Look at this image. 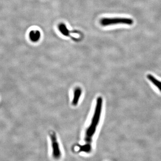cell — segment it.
I'll use <instances>...</instances> for the list:
<instances>
[{"label":"cell","instance_id":"cell-1","mask_svg":"<svg viewBox=\"0 0 161 161\" xmlns=\"http://www.w3.org/2000/svg\"><path fill=\"white\" fill-rule=\"evenodd\" d=\"M103 99L101 97H98L96 101V106L94 115L91 121V124L86 133L85 140L86 144L80 147V150L83 152H88L91 149V143L92 139L96 132L100 121L102 110Z\"/></svg>","mask_w":161,"mask_h":161},{"label":"cell","instance_id":"cell-2","mask_svg":"<svg viewBox=\"0 0 161 161\" xmlns=\"http://www.w3.org/2000/svg\"><path fill=\"white\" fill-rule=\"evenodd\" d=\"M100 23L102 26H112L117 24L131 25L133 23V20L130 18H103L100 20Z\"/></svg>","mask_w":161,"mask_h":161},{"label":"cell","instance_id":"cell-3","mask_svg":"<svg viewBox=\"0 0 161 161\" xmlns=\"http://www.w3.org/2000/svg\"><path fill=\"white\" fill-rule=\"evenodd\" d=\"M51 138L52 141L53 156L55 158H60L61 156V152H60V147L55 133L53 132L51 134Z\"/></svg>","mask_w":161,"mask_h":161},{"label":"cell","instance_id":"cell-4","mask_svg":"<svg viewBox=\"0 0 161 161\" xmlns=\"http://www.w3.org/2000/svg\"><path fill=\"white\" fill-rule=\"evenodd\" d=\"M29 36L30 39L34 43L37 42L41 38L40 32L38 30H33L30 32Z\"/></svg>","mask_w":161,"mask_h":161},{"label":"cell","instance_id":"cell-5","mask_svg":"<svg viewBox=\"0 0 161 161\" xmlns=\"http://www.w3.org/2000/svg\"><path fill=\"white\" fill-rule=\"evenodd\" d=\"M81 94V90L80 88L78 87L75 89L74 92V98H73L72 104L74 106L77 105L78 104V101Z\"/></svg>","mask_w":161,"mask_h":161},{"label":"cell","instance_id":"cell-6","mask_svg":"<svg viewBox=\"0 0 161 161\" xmlns=\"http://www.w3.org/2000/svg\"><path fill=\"white\" fill-rule=\"evenodd\" d=\"M147 77L148 80H150L161 92V81L157 79L155 77L150 74L147 75Z\"/></svg>","mask_w":161,"mask_h":161},{"label":"cell","instance_id":"cell-7","mask_svg":"<svg viewBox=\"0 0 161 161\" xmlns=\"http://www.w3.org/2000/svg\"><path fill=\"white\" fill-rule=\"evenodd\" d=\"M58 29L63 36H69L70 32L68 29L66 25L64 23H60L59 24L58 26Z\"/></svg>","mask_w":161,"mask_h":161}]
</instances>
